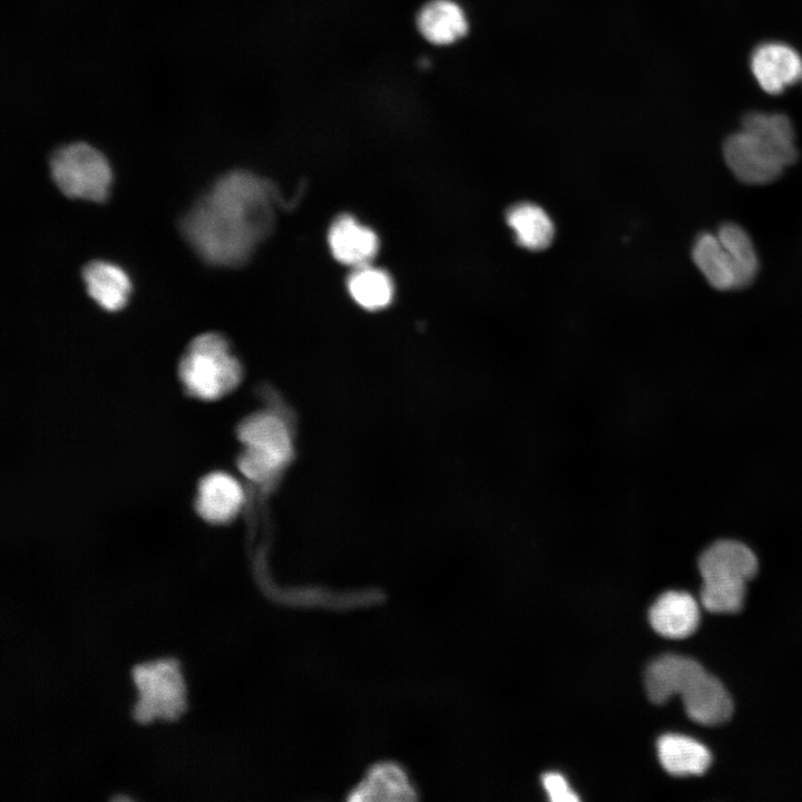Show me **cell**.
Returning a JSON list of instances; mask_svg holds the SVG:
<instances>
[{"label":"cell","instance_id":"obj_1","mask_svg":"<svg viewBox=\"0 0 802 802\" xmlns=\"http://www.w3.org/2000/svg\"><path fill=\"white\" fill-rule=\"evenodd\" d=\"M276 190L248 172H232L204 193L179 223L180 232L205 262L238 266L270 233Z\"/></svg>","mask_w":802,"mask_h":802},{"label":"cell","instance_id":"obj_2","mask_svg":"<svg viewBox=\"0 0 802 802\" xmlns=\"http://www.w3.org/2000/svg\"><path fill=\"white\" fill-rule=\"evenodd\" d=\"M795 134L788 116L751 111L740 130L724 141L723 156L733 175L747 185L776 180L798 159Z\"/></svg>","mask_w":802,"mask_h":802},{"label":"cell","instance_id":"obj_3","mask_svg":"<svg viewBox=\"0 0 802 802\" xmlns=\"http://www.w3.org/2000/svg\"><path fill=\"white\" fill-rule=\"evenodd\" d=\"M645 687L649 700L664 704L681 695L688 717L702 725L725 723L733 713V702L723 684L695 659L667 654L647 667Z\"/></svg>","mask_w":802,"mask_h":802},{"label":"cell","instance_id":"obj_4","mask_svg":"<svg viewBox=\"0 0 802 802\" xmlns=\"http://www.w3.org/2000/svg\"><path fill=\"white\" fill-rule=\"evenodd\" d=\"M692 258L707 283L717 291L741 290L757 275L759 257L747 232L727 222L694 241Z\"/></svg>","mask_w":802,"mask_h":802},{"label":"cell","instance_id":"obj_5","mask_svg":"<svg viewBox=\"0 0 802 802\" xmlns=\"http://www.w3.org/2000/svg\"><path fill=\"white\" fill-rule=\"evenodd\" d=\"M698 569L704 608L717 614L737 613L744 604L746 581L757 571V559L746 545L722 539L702 552Z\"/></svg>","mask_w":802,"mask_h":802},{"label":"cell","instance_id":"obj_6","mask_svg":"<svg viewBox=\"0 0 802 802\" xmlns=\"http://www.w3.org/2000/svg\"><path fill=\"white\" fill-rule=\"evenodd\" d=\"M180 380L192 395L216 400L233 391L242 379V366L226 339L208 332L193 339L179 362Z\"/></svg>","mask_w":802,"mask_h":802},{"label":"cell","instance_id":"obj_7","mask_svg":"<svg viewBox=\"0 0 802 802\" xmlns=\"http://www.w3.org/2000/svg\"><path fill=\"white\" fill-rule=\"evenodd\" d=\"M245 446L237 464L254 482H266L278 473L293 454L291 434L285 422L270 412L250 415L238 428Z\"/></svg>","mask_w":802,"mask_h":802},{"label":"cell","instance_id":"obj_8","mask_svg":"<svg viewBox=\"0 0 802 802\" xmlns=\"http://www.w3.org/2000/svg\"><path fill=\"white\" fill-rule=\"evenodd\" d=\"M50 172L68 197L101 202L108 196L113 173L106 157L92 146L74 143L53 151Z\"/></svg>","mask_w":802,"mask_h":802},{"label":"cell","instance_id":"obj_9","mask_svg":"<svg viewBox=\"0 0 802 802\" xmlns=\"http://www.w3.org/2000/svg\"><path fill=\"white\" fill-rule=\"evenodd\" d=\"M139 698L134 714L138 721L176 718L185 708V687L175 661L162 659L134 668Z\"/></svg>","mask_w":802,"mask_h":802},{"label":"cell","instance_id":"obj_10","mask_svg":"<svg viewBox=\"0 0 802 802\" xmlns=\"http://www.w3.org/2000/svg\"><path fill=\"white\" fill-rule=\"evenodd\" d=\"M751 70L760 87L777 95L802 78V58L782 42H764L751 56Z\"/></svg>","mask_w":802,"mask_h":802},{"label":"cell","instance_id":"obj_11","mask_svg":"<svg viewBox=\"0 0 802 802\" xmlns=\"http://www.w3.org/2000/svg\"><path fill=\"white\" fill-rule=\"evenodd\" d=\"M244 499V491L237 479L227 472L216 471L200 480L196 510L211 524H227L238 515Z\"/></svg>","mask_w":802,"mask_h":802},{"label":"cell","instance_id":"obj_12","mask_svg":"<svg viewBox=\"0 0 802 802\" xmlns=\"http://www.w3.org/2000/svg\"><path fill=\"white\" fill-rule=\"evenodd\" d=\"M329 245L340 263L355 268L371 263L379 251V238L371 228L346 214L331 225Z\"/></svg>","mask_w":802,"mask_h":802},{"label":"cell","instance_id":"obj_13","mask_svg":"<svg viewBox=\"0 0 802 802\" xmlns=\"http://www.w3.org/2000/svg\"><path fill=\"white\" fill-rule=\"evenodd\" d=\"M648 617L656 633L667 638L681 639L696 630L700 608L688 593L669 590L652 605Z\"/></svg>","mask_w":802,"mask_h":802},{"label":"cell","instance_id":"obj_14","mask_svg":"<svg viewBox=\"0 0 802 802\" xmlns=\"http://www.w3.org/2000/svg\"><path fill=\"white\" fill-rule=\"evenodd\" d=\"M420 35L430 43L451 45L466 36L469 25L463 9L453 0H431L417 16Z\"/></svg>","mask_w":802,"mask_h":802},{"label":"cell","instance_id":"obj_15","mask_svg":"<svg viewBox=\"0 0 802 802\" xmlns=\"http://www.w3.org/2000/svg\"><path fill=\"white\" fill-rule=\"evenodd\" d=\"M88 294L104 310L118 311L128 302L131 282L118 265L107 261H91L82 268Z\"/></svg>","mask_w":802,"mask_h":802},{"label":"cell","instance_id":"obj_16","mask_svg":"<svg viewBox=\"0 0 802 802\" xmlns=\"http://www.w3.org/2000/svg\"><path fill=\"white\" fill-rule=\"evenodd\" d=\"M662 766L672 775H701L710 767L712 754L700 742L679 734H666L657 741Z\"/></svg>","mask_w":802,"mask_h":802},{"label":"cell","instance_id":"obj_17","mask_svg":"<svg viewBox=\"0 0 802 802\" xmlns=\"http://www.w3.org/2000/svg\"><path fill=\"white\" fill-rule=\"evenodd\" d=\"M506 217L516 242L521 247L540 251L550 245L555 234L554 224L548 214L538 205L516 204L508 209Z\"/></svg>","mask_w":802,"mask_h":802},{"label":"cell","instance_id":"obj_18","mask_svg":"<svg viewBox=\"0 0 802 802\" xmlns=\"http://www.w3.org/2000/svg\"><path fill=\"white\" fill-rule=\"evenodd\" d=\"M348 288L353 300L370 311L385 307L393 297L390 275L370 264L353 270L348 278Z\"/></svg>","mask_w":802,"mask_h":802},{"label":"cell","instance_id":"obj_19","mask_svg":"<svg viewBox=\"0 0 802 802\" xmlns=\"http://www.w3.org/2000/svg\"><path fill=\"white\" fill-rule=\"evenodd\" d=\"M356 793L363 799L400 800L408 798L411 792L400 770L381 766L369 774Z\"/></svg>","mask_w":802,"mask_h":802},{"label":"cell","instance_id":"obj_20","mask_svg":"<svg viewBox=\"0 0 802 802\" xmlns=\"http://www.w3.org/2000/svg\"><path fill=\"white\" fill-rule=\"evenodd\" d=\"M542 785L552 802H576L577 794L569 788L566 779L559 773H546Z\"/></svg>","mask_w":802,"mask_h":802}]
</instances>
